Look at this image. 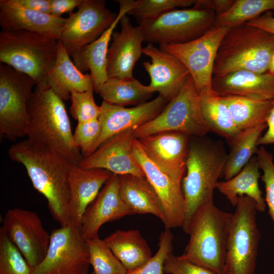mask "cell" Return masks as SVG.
Masks as SVG:
<instances>
[{
    "instance_id": "44",
    "label": "cell",
    "mask_w": 274,
    "mask_h": 274,
    "mask_svg": "<svg viewBox=\"0 0 274 274\" xmlns=\"http://www.w3.org/2000/svg\"><path fill=\"white\" fill-rule=\"evenodd\" d=\"M267 130L265 133L259 139L257 145H274V99L272 105L267 118Z\"/></svg>"
},
{
    "instance_id": "48",
    "label": "cell",
    "mask_w": 274,
    "mask_h": 274,
    "mask_svg": "<svg viewBox=\"0 0 274 274\" xmlns=\"http://www.w3.org/2000/svg\"><path fill=\"white\" fill-rule=\"evenodd\" d=\"M268 72L274 75V53L270 61Z\"/></svg>"
},
{
    "instance_id": "8",
    "label": "cell",
    "mask_w": 274,
    "mask_h": 274,
    "mask_svg": "<svg viewBox=\"0 0 274 274\" xmlns=\"http://www.w3.org/2000/svg\"><path fill=\"white\" fill-rule=\"evenodd\" d=\"M215 12L193 7L174 9L139 23L144 41L175 45L187 43L205 34L214 26Z\"/></svg>"
},
{
    "instance_id": "35",
    "label": "cell",
    "mask_w": 274,
    "mask_h": 274,
    "mask_svg": "<svg viewBox=\"0 0 274 274\" xmlns=\"http://www.w3.org/2000/svg\"><path fill=\"white\" fill-rule=\"evenodd\" d=\"M94 274H126L127 270L99 236L86 240Z\"/></svg>"
},
{
    "instance_id": "6",
    "label": "cell",
    "mask_w": 274,
    "mask_h": 274,
    "mask_svg": "<svg viewBox=\"0 0 274 274\" xmlns=\"http://www.w3.org/2000/svg\"><path fill=\"white\" fill-rule=\"evenodd\" d=\"M59 40L23 30L0 32V61L30 77L35 86L48 87L47 77L57 57Z\"/></svg>"
},
{
    "instance_id": "32",
    "label": "cell",
    "mask_w": 274,
    "mask_h": 274,
    "mask_svg": "<svg viewBox=\"0 0 274 274\" xmlns=\"http://www.w3.org/2000/svg\"><path fill=\"white\" fill-rule=\"evenodd\" d=\"M266 128V123H263L241 131L229 143L230 149L227 154L223 174L225 180H229L237 174L253 155L257 154L258 141Z\"/></svg>"
},
{
    "instance_id": "24",
    "label": "cell",
    "mask_w": 274,
    "mask_h": 274,
    "mask_svg": "<svg viewBox=\"0 0 274 274\" xmlns=\"http://www.w3.org/2000/svg\"><path fill=\"white\" fill-rule=\"evenodd\" d=\"M65 18L35 11L15 0L0 1V24L2 30H23L59 40Z\"/></svg>"
},
{
    "instance_id": "18",
    "label": "cell",
    "mask_w": 274,
    "mask_h": 274,
    "mask_svg": "<svg viewBox=\"0 0 274 274\" xmlns=\"http://www.w3.org/2000/svg\"><path fill=\"white\" fill-rule=\"evenodd\" d=\"M168 102L160 95L152 100L132 108L111 105L102 101L98 118L100 133L94 152L110 138L128 129L134 130L154 119Z\"/></svg>"
},
{
    "instance_id": "20",
    "label": "cell",
    "mask_w": 274,
    "mask_h": 274,
    "mask_svg": "<svg viewBox=\"0 0 274 274\" xmlns=\"http://www.w3.org/2000/svg\"><path fill=\"white\" fill-rule=\"evenodd\" d=\"M120 31H114L107 58L108 78H132L134 66L143 54L144 38L139 26H133L127 14L121 18Z\"/></svg>"
},
{
    "instance_id": "39",
    "label": "cell",
    "mask_w": 274,
    "mask_h": 274,
    "mask_svg": "<svg viewBox=\"0 0 274 274\" xmlns=\"http://www.w3.org/2000/svg\"><path fill=\"white\" fill-rule=\"evenodd\" d=\"M174 236L169 229L165 228L159 236L158 249L145 264L126 274H163V263L167 256L173 252Z\"/></svg>"
},
{
    "instance_id": "49",
    "label": "cell",
    "mask_w": 274,
    "mask_h": 274,
    "mask_svg": "<svg viewBox=\"0 0 274 274\" xmlns=\"http://www.w3.org/2000/svg\"><path fill=\"white\" fill-rule=\"evenodd\" d=\"M91 274H94V273L93 272H92V273H91Z\"/></svg>"
},
{
    "instance_id": "33",
    "label": "cell",
    "mask_w": 274,
    "mask_h": 274,
    "mask_svg": "<svg viewBox=\"0 0 274 274\" xmlns=\"http://www.w3.org/2000/svg\"><path fill=\"white\" fill-rule=\"evenodd\" d=\"M221 97L240 131L266 123L272 100H257L240 96Z\"/></svg>"
},
{
    "instance_id": "28",
    "label": "cell",
    "mask_w": 274,
    "mask_h": 274,
    "mask_svg": "<svg viewBox=\"0 0 274 274\" xmlns=\"http://www.w3.org/2000/svg\"><path fill=\"white\" fill-rule=\"evenodd\" d=\"M104 240L127 271L141 267L152 257L139 230H116Z\"/></svg>"
},
{
    "instance_id": "16",
    "label": "cell",
    "mask_w": 274,
    "mask_h": 274,
    "mask_svg": "<svg viewBox=\"0 0 274 274\" xmlns=\"http://www.w3.org/2000/svg\"><path fill=\"white\" fill-rule=\"evenodd\" d=\"M133 130L128 129L110 138L77 165L83 169H104L118 176L145 177L133 153Z\"/></svg>"
},
{
    "instance_id": "19",
    "label": "cell",
    "mask_w": 274,
    "mask_h": 274,
    "mask_svg": "<svg viewBox=\"0 0 274 274\" xmlns=\"http://www.w3.org/2000/svg\"><path fill=\"white\" fill-rule=\"evenodd\" d=\"M143 54L151 59L143 66L150 78L149 89L169 101L180 91L190 74L185 65L175 56L148 43Z\"/></svg>"
},
{
    "instance_id": "29",
    "label": "cell",
    "mask_w": 274,
    "mask_h": 274,
    "mask_svg": "<svg viewBox=\"0 0 274 274\" xmlns=\"http://www.w3.org/2000/svg\"><path fill=\"white\" fill-rule=\"evenodd\" d=\"M260 169L257 156L254 155L233 177L225 181L218 182L216 188L233 207L236 204L238 196L245 195L255 201L257 211L264 212L266 203L258 184Z\"/></svg>"
},
{
    "instance_id": "9",
    "label": "cell",
    "mask_w": 274,
    "mask_h": 274,
    "mask_svg": "<svg viewBox=\"0 0 274 274\" xmlns=\"http://www.w3.org/2000/svg\"><path fill=\"white\" fill-rule=\"evenodd\" d=\"M162 131H178L202 137L210 129L201 115L199 96L190 76L179 93L154 119L135 129L136 139Z\"/></svg>"
},
{
    "instance_id": "15",
    "label": "cell",
    "mask_w": 274,
    "mask_h": 274,
    "mask_svg": "<svg viewBox=\"0 0 274 274\" xmlns=\"http://www.w3.org/2000/svg\"><path fill=\"white\" fill-rule=\"evenodd\" d=\"M134 156L145 177L158 195L164 209L165 228L182 227L184 222V197L182 182L170 177L147 156L138 139L132 142Z\"/></svg>"
},
{
    "instance_id": "46",
    "label": "cell",
    "mask_w": 274,
    "mask_h": 274,
    "mask_svg": "<svg viewBox=\"0 0 274 274\" xmlns=\"http://www.w3.org/2000/svg\"><path fill=\"white\" fill-rule=\"evenodd\" d=\"M246 23L260 28L274 35V17L269 13L259 16Z\"/></svg>"
},
{
    "instance_id": "45",
    "label": "cell",
    "mask_w": 274,
    "mask_h": 274,
    "mask_svg": "<svg viewBox=\"0 0 274 274\" xmlns=\"http://www.w3.org/2000/svg\"><path fill=\"white\" fill-rule=\"evenodd\" d=\"M20 5L30 10L50 14V0H15Z\"/></svg>"
},
{
    "instance_id": "23",
    "label": "cell",
    "mask_w": 274,
    "mask_h": 274,
    "mask_svg": "<svg viewBox=\"0 0 274 274\" xmlns=\"http://www.w3.org/2000/svg\"><path fill=\"white\" fill-rule=\"evenodd\" d=\"M112 175L104 169H83L77 165H72L68 175L69 211L72 225L81 229L85 210Z\"/></svg>"
},
{
    "instance_id": "26",
    "label": "cell",
    "mask_w": 274,
    "mask_h": 274,
    "mask_svg": "<svg viewBox=\"0 0 274 274\" xmlns=\"http://www.w3.org/2000/svg\"><path fill=\"white\" fill-rule=\"evenodd\" d=\"M47 83L63 101L70 99L73 91L84 92L94 89L91 75L84 74L76 66L59 40L56 59L48 75Z\"/></svg>"
},
{
    "instance_id": "36",
    "label": "cell",
    "mask_w": 274,
    "mask_h": 274,
    "mask_svg": "<svg viewBox=\"0 0 274 274\" xmlns=\"http://www.w3.org/2000/svg\"><path fill=\"white\" fill-rule=\"evenodd\" d=\"M0 274H33V270L17 247L0 228Z\"/></svg>"
},
{
    "instance_id": "21",
    "label": "cell",
    "mask_w": 274,
    "mask_h": 274,
    "mask_svg": "<svg viewBox=\"0 0 274 274\" xmlns=\"http://www.w3.org/2000/svg\"><path fill=\"white\" fill-rule=\"evenodd\" d=\"M134 214L120 196L119 176L112 174L84 213L82 235L86 241L98 237L99 229L104 224Z\"/></svg>"
},
{
    "instance_id": "11",
    "label": "cell",
    "mask_w": 274,
    "mask_h": 274,
    "mask_svg": "<svg viewBox=\"0 0 274 274\" xmlns=\"http://www.w3.org/2000/svg\"><path fill=\"white\" fill-rule=\"evenodd\" d=\"M230 28L214 26L205 34L180 44L161 45L159 48L177 58L187 68L198 94L213 90V69L218 48Z\"/></svg>"
},
{
    "instance_id": "38",
    "label": "cell",
    "mask_w": 274,
    "mask_h": 274,
    "mask_svg": "<svg viewBox=\"0 0 274 274\" xmlns=\"http://www.w3.org/2000/svg\"><path fill=\"white\" fill-rule=\"evenodd\" d=\"M92 88L84 92L73 91L71 94L72 105L70 111L78 122H85L98 118L101 106L96 104Z\"/></svg>"
},
{
    "instance_id": "2",
    "label": "cell",
    "mask_w": 274,
    "mask_h": 274,
    "mask_svg": "<svg viewBox=\"0 0 274 274\" xmlns=\"http://www.w3.org/2000/svg\"><path fill=\"white\" fill-rule=\"evenodd\" d=\"M30 141L47 147L73 164L83 158L75 145L70 119L63 100L48 87H35L28 101Z\"/></svg>"
},
{
    "instance_id": "30",
    "label": "cell",
    "mask_w": 274,
    "mask_h": 274,
    "mask_svg": "<svg viewBox=\"0 0 274 274\" xmlns=\"http://www.w3.org/2000/svg\"><path fill=\"white\" fill-rule=\"evenodd\" d=\"M103 101L113 105L138 106L147 102L153 92L137 79L132 78H108L97 92Z\"/></svg>"
},
{
    "instance_id": "1",
    "label": "cell",
    "mask_w": 274,
    "mask_h": 274,
    "mask_svg": "<svg viewBox=\"0 0 274 274\" xmlns=\"http://www.w3.org/2000/svg\"><path fill=\"white\" fill-rule=\"evenodd\" d=\"M9 157L23 165L33 187L46 198L54 219L71 224L68 175L73 164L49 148L27 139L11 146Z\"/></svg>"
},
{
    "instance_id": "41",
    "label": "cell",
    "mask_w": 274,
    "mask_h": 274,
    "mask_svg": "<svg viewBox=\"0 0 274 274\" xmlns=\"http://www.w3.org/2000/svg\"><path fill=\"white\" fill-rule=\"evenodd\" d=\"M257 156L260 168L263 175L261 177L264 184L265 203L268 206V213L272 221L274 229V163L271 153L263 146L258 149Z\"/></svg>"
},
{
    "instance_id": "5",
    "label": "cell",
    "mask_w": 274,
    "mask_h": 274,
    "mask_svg": "<svg viewBox=\"0 0 274 274\" xmlns=\"http://www.w3.org/2000/svg\"><path fill=\"white\" fill-rule=\"evenodd\" d=\"M273 53V34L246 23L231 27L218 48L213 76L239 71L266 73Z\"/></svg>"
},
{
    "instance_id": "40",
    "label": "cell",
    "mask_w": 274,
    "mask_h": 274,
    "mask_svg": "<svg viewBox=\"0 0 274 274\" xmlns=\"http://www.w3.org/2000/svg\"><path fill=\"white\" fill-rule=\"evenodd\" d=\"M100 133V125L98 118L85 122H78L73 133V139L83 158L93 153Z\"/></svg>"
},
{
    "instance_id": "43",
    "label": "cell",
    "mask_w": 274,
    "mask_h": 274,
    "mask_svg": "<svg viewBox=\"0 0 274 274\" xmlns=\"http://www.w3.org/2000/svg\"><path fill=\"white\" fill-rule=\"evenodd\" d=\"M83 0H50L51 14L56 17H61L63 13L69 15L81 4Z\"/></svg>"
},
{
    "instance_id": "13",
    "label": "cell",
    "mask_w": 274,
    "mask_h": 274,
    "mask_svg": "<svg viewBox=\"0 0 274 274\" xmlns=\"http://www.w3.org/2000/svg\"><path fill=\"white\" fill-rule=\"evenodd\" d=\"M104 0H83L66 19L59 40L70 56L97 39L116 19Z\"/></svg>"
},
{
    "instance_id": "27",
    "label": "cell",
    "mask_w": 274,
    "mask_h": 274,
    "mask_svg": "<svg viewBox=\"0 0 274 274\" xmlns=\"http://www.w3.org/2000/svg\"><path fill=\"white\" fill-rule=\"evenodd\" d=\"M121 197L133 214H151L165 220L161 201L146 179L132 175L118 176Z\"/></svg>"
},
{
    "instance_id": "47",
    "label": "cell",
    "mask_w": 274,
    "mask_h": 274,
    "mask_svg": "<svg viewBox=\"0 0 274 274\" xmlns=\"http://www.w3.org/2000/svg\"><path fill=\"white\" fill-rule=\"evenodd\" d=\"M234 2V0L212 1L213 10L215 12L216 16L226 12L231 7Z\"/></svg>"
},
{
    "instance_id": "34",
    "label": "cell",
    "mask_w": 274,
    "mask_h": 274,
    "mask_svg": "<svg viewBox=\"0 0 274 274\" xmlns=\"http://www.w3.org/2000/svg\"><path fill=\"white\" fill-rule=\"evenodd\" d=\"M272 10H274V0H235L228 10L216 16L214 26L231 28L245 24Z\"/></svg>"
},
{
    "instance_id": "7",
    "label": "cell",
    "mask_w": 274,
    "mask_h": 274,
    "mask_svg": "<svg viewBox=\"0 0 274 274\" xmlns=\"http://www.w3.org/2000/svg\"><path fill=\"white\" fill-rule=\"evenodd\" d=\"M229 231L226 261L222 274H254L260 239L255 201L237 197Z\"/></svg>"
},
{
    "instance_id": "25",
    "label": "cell",
    "mask_w": 274,
    "mask_h": 274,
    "mask_svg": "<svg viewBox=\"0 0 274 274\" xmlns=\"http://www.w3.org/2000/svg\"><path fill=\"white\" fill-rule=\"evenodd\" d=\"M212 88L220 96H240L257 100L274 99V75L247 71L213 76Z\"/></svg>"
},
{
    "instance_id": "42",
    "label": "cell",
    "mask_w": 274,
    "mask_h": 274,
    "mask_svg": "<svg viewBox=\"0 0 274 274\" xmlns=\"http://www.w3.org/2000/svg\"><path fill=\"white\" fill-rule=\"evenodd\" d=\"M164 273L167 274H216L186 260L169 253L163 263Z\"/></svg>"
},
{
    "instance_id": "22",
    "label": "cell",
    "mask_w": 274,
    "mask_h": 274,
    "mask_svg": "<svg viewBox=\"0 0 274 274\" xmlns=\"http://www.w3.org/2000/svg\"><path fill=\"white\" fill-rule=\"evenodd\" d=\"M119 10L111 26L97 39L84 46L72 56L76 66L83 73L90 70L94 90L97 93L100 87L107 80V58L109 44L115 27L121 17L133 8L134 0H118Z\"/></svg>"
},
{
    "instance_id": "37",
    "label": "cell",
    "mask_w": 274,
    "mask_h": 274,
    "mask_svg": "<svg viewBox=\"0 0 274 274\" xmlns=\"http://www.w3.org/2000/svg\"><path fill=\"white\" fill-rule=\"evenodd\" d=\"M196 0H138L127 13L135 17L139 23L156 18L179 7L194 5Z\"/></svg>"
},
{
    "instance_id": "14",
    "label": "cell",
    "mask_w": 274,
    "mask_h": 274,
    "mask_svg": "<svg viewBox=\"0 0 274 274\" xmlns=\"http://www.w3.org/2000/svg\"><path fill=\"white\" fill-rule=\"evenodd\" d=\"M2 227L34 270L45 258L50 241V234L37 214L19 208L10 209Z\"/></svg>"
},
{
    "instance_id": "4",
    "label": "cell",
    "mask_w": 274,
    "mask_h": 274,
    "mask_svg": "<svg viewBox=\"0 0 274 274\" xmlns=\"http://www.w3.org/2000/svg\"><path fill=\"white\" fill-rule=\"evenodd\" d=\"M233 213L223 211L213 199L195 214L189 225V242L182 258L222 274L225 266Z\"/></svg>"
},
{
    "instance_id": "12",
    "label": "cell",
    "mask_w": 274,
    "mask_h": 274,
    "mask_svg": "<svg viewBox=\"0 0 274 274\" xmlns=\"http://www.w3.org/2000/svg\"><path fill=\"white\" fill-rule=\"evenodd\" d=\"M90 265L81 229L70 224L52 231L46 255L33 274H87Z\"/></svg>"
},
{
    "instance_id": "31",
    "label": "cell",
    "mask_w": 274,
    "mask_h": 274,
    "mask_svg": "<svg viewBox=\"0 0 274 274\" xmlns=\"http://www.w3.org/2000/svg\"><path fill=\"white\" fill-rule=\"evenodd\" d=\"M199 96L201 115L210 131L231 143L241 131L235 125L222 97L214 90Z\"/></svg>"
},
{
    "instance_id": "10",
    "label": "cell",
    "mask_w": 274,
    "mask_h": 274,
    "mask_svg": "<svg viewBox=\"0 0 274 274\" xmlns=\"http://www.w3.org/2000/svg\"><path fill=\"white\" fill-rule=\"evenodd\" d=\"M35 85L29 76L0 63V136L15 141L27 135L28 101Z\"/></svg>"
},
{
    "instance_id": "3",
    "label": "cell",
    "mask_w": 274,
    "mask_h": 274,
    "mask_svg": "<svg viewBox=\"0 0 274 274\" xmlns=\"http://www.w3.org/2000/svg\"><path fill=\"white\" fill-rule=\"evenodd\" d=\"M227 157L220 141L204 139L189 143L186 174L182 181L184 204L182 228L186 233L196 212L213 199L214 190L223 176Z\"/></svg>"
},
{
    "instance_id": "17",
    "label": "cell",
    "mask_w": 274,
    "mask_h": 274,
    "mask_svg": "<svg viewBox=\"0 0 274 274\" xmlns=\"http://www.w3.org/2000/svg\"><path fill=\"white\" fill-rule=\"evenodd\" d=\"M189 134L162 131L137 139L148 158L175 180L181 182L186 171Z\"/></svg>"
}]
</instances>
